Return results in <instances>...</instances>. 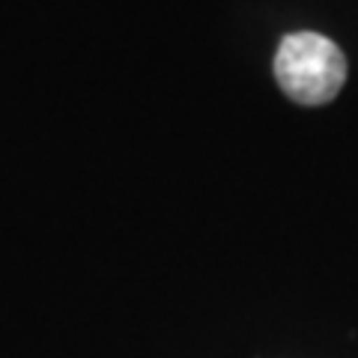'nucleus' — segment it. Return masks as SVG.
Returning <instances> with one entry per match:
<instances>
[{
  "mask_svg": "<svg viewBox=\"0 0 358 358\" xmlns=\"http://www.w3.org/2000/svg\"><path fill=\"white\" fill-rule=\"evenodd\" d=\"M275 78L281 93L296 105H329L346 84V57L320 33H289L278 45Z\"/></svg>",
  "mask_w": 358,
  "mask_h": 358,
  "instance_id": "nucleus-1",
  "label": "nucleus"
}]
</instances>
